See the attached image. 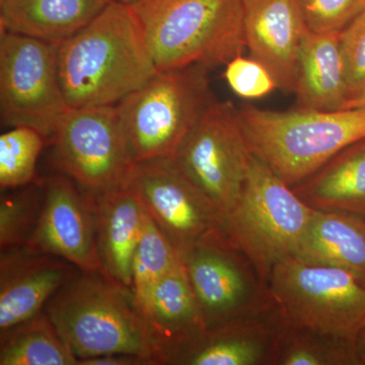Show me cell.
Returning a JSON list of instances; mask_svg holds the SVG:
<instances>
[{
  "label": "cell",
  "mask_w": 365,
  "mask_h": 365,
  "mask_svg": "<svg viewBox=\"0 0 365 365\" xmlns=\"http://www.w3.org/2000/svg\"><path fill=\"white\" fill-rule=\"evenodd\" d=\"M181 262V257L148 213L132 266V297L141 314L158 281Z\"/></svg>",
  "instance_id": "603a6c76"
},
{
  "label": "cell",
  "mask_w": 365,
  "mask_h": 365,
  "mask_svg": "<svg viewBox=\"0 0 365 365\" xmlns=\"http://www.w3.org/2000/svg\"><path fill=\"white\" fill-rule=\"evenodd\" d=\"M294 93L299 108L343 109L349 91L340 33L307 31L300 48Z\"/></svg>",
  "instance_id": "e0dca14e"
},
{
  "label": "cell",
  "mask_w": 365,
  "mask_h": 365,
  "mask_svg": "<svg viewBox=\"0 0 365 365\" xmlns=\"http://www.w3.org/2000/svg\"><path fill=\"white\" fill-rule=\"evenodd\" d=\"M307 30L340 33L365 9V0H297Z\"/></svg>",
  "instance_id": "484cf974"
},
{
  "label": "cell",
  "mask_w": 365,
  "mask_h": 365,
  "mask_svg": "<svg viewBox=\"0 0 365 365\" xmlns=\"http://www.w3.org/2000/svg\"><path fill=\"white\" fill-rule=\"evenodd\" d=\"M239 115L254 155L288 186L306 181L365 139V107L277 112L247 106Z\"/></svg>",
  "instance_id": "3957f363"
},
{
  "label": "cell",
  "mask_w": 365,
  "mask_h": 365,
  "mask_svg": "<svg viewBox=\"0 0 365 365\" xmlns=\"http://www.w3.org/2000/svg\"><path fill=\"white\" fill-rule=\"evenodd\" d=\"M225 66V81L239 97L255 100L265 97L277 88L268 69L254 58L239 55Z\"/></svg>",
  "instance_id": "4316f807"
},
{
  "label": "cell",
  "mask_w": 365,
  "mask_h": 365,
  "mask_svg": "<svg viewBox=\"0 0 365 365\" xmlns=\"http://www.w3.org/2000/svg\"><path fill=\"white\" fill-rule=\"evenodd\" d=\"M246 47L273 76L294 91L302 41L307 33L297 0H242Z\"/></svg>",
  "instance_id": "4fadbf2b"
},
{
  "label": "cell",
  "mask_w": 365,
  "mask_h": 365,
  "mask_svg": "<svg viewBox=\"0 0 365 365\" xmlns=\"http://www.w3.org/2000/svg\"><path fill=\"white\" fill-rule=\"evenodd\" d=\"M45 189L42 216L26 248L60 257L81 272L104 273L86 191L63 174L46 179Z\"/></svg>",
  "instance_id": "7c38bea8"
},
{
  "label": "cell",
  "mask_w": 365,
  "mask_h": 365,
  "mask_svg": "<svg viewBox=\"0 0 365 365\" xmlns=\"http://www.w3.org/2000/svg\"><path fill=\"white\" fill-rule=\"evenodd\" d=\"M86 193L104 273L132 294V266L148 212L129 186Z\"/></svg>",
  "instance_id": "9a60e30c"
},
{
  "label": "cell",
  "mask_w": 365,
  "mask_h": 365,
  "mask_svg": "<svg viewBox=\"0 0 365 365\" xmlns=\"http://www.w3.org/2000/svg\"><path fill=\"white\" fill-rule=\"evenodd\" d=\"M230 244H205L181 256L204 328L235 321L248 282Z\"/></svg>",
  "instance_id": "2e32d148"
},
{
  "label": "cell",
  "mask_w": 365,
  "mask_h": 365,
  "mask_svg": "<svg viewBox=\"0 0 365 365\" xmlns=\"http://www.w3.org/2000/svg\"><path fill=\"white\" fill-rule=\"evenodd\" d=\"M59 44L0 31V115L51 141L71 107L60 79Z\"/></svg>",
  "instance_id": "ba28073f"
},
{
  "label": "cell",
  "mask_w": 365,
  "mask_h": 365,
  "mask_svg": "<svg viewBox=\"0 0 365 365\" xmlns=\"http://www.w3.org/2000/svg\"><path fill=\"white\" fill-rule=\"evenodd\" d=\"M118 1L122 2V4H126V6H133L139 0H118Z\"/></svg>",
  "instance_id": "d6a6232c"
},
{
  "label": "cell",
  "mask_w": 365,
  "mask_h": 365,
  "mask_svg": "<svg viewBox=\"0 0 365 365\" xmlns=\"http://www.w3.org/2000/svg\"><path fill=\"white\" fill-rule=\"evenodd\" d=\"M58 61L67 104L73 109L119 104L158 71L135 14L118 0L60 43Z\"/></svg>",
  "instance_id": "6da1fadb"
},
{
  "label": "cell",
  "mask_w": 365,
  "mask_h": 365,
  "mask_svg": "<svg viewBox=\"0 0 365 365\" xmlns=\"http://www.w3.org/2000/svg\"><path fill=\"white\" fill-rule=\"evenodd\" d=\"M129 6L158 71L209 69L246 48L242 0H139Z\"/></svg>",
  "instance_id": "277c9868"
},
{
  "label": "cell",
  "mask_w": 365,
  "mask_h": 365,
  "mask_svg": "<svg viewBox=\"0 0 365 365\" xmlns=\"http://www.w3.org/2000/svg\"><path fill=\"white\" fill-rule=\"evenodd\" d=\"M127 186L180 257L201 245H232L227 216L187 176L176 158L136 163Z\"/></svg>",
  "instance_id": "9c48e42d"
},
{
  "label": "cell",
  "mask_w": 365,
  "mask_h": 365,
  "mask_svg": "<svg viewBox=\"0 0 365 365\" xmlns=\"http://www.w3.org/2000/svg\"><path fill=\"white\" fill-rule=\"evenodd\" d=\"M0 1H2V0H0Z\"/></svg>",
  "instance_id": "836d02e7"
},
{
  "label": "cell",
  "mask_w": 365,
  "mask_h": 365,
  "mask_svg": "<svg viewBox=\"0 0 365 365\" xmlns=\"http://www.w3.org/2000/svg\"><path fill=\"white\" fill-rule=\"evenodd\" d=\"M47 139L30 127H13L0 136V187L20 188L36 181L37 163Z\"/></svg>",
  "instance_id": "d4e9b609"
},
{
  "label": "cell",
  "mask_w": 365,
  "mask_h": 365,
  "mask_svg": "<svg viewBox=\"0 0 365 365\" xmlns=\"http://www.w3.org/2000/svg\"><path fill=\"white\" fill-rule=\"evenodd\" d=\"M340 44L349 98L365 85V9L340 32Z\"/></svg>",
  "instance_id": "83f0119b"
},
{
  "label": "cell",
  "mask_w": 365,
  "mask_h": 365,
  "mask_svg": "<svg viewBox=\"0 0 365 365\" xmlns=\"http://www.w3.org/2000/svg\"><path fill=\"white\" fill-rule=\"evenodd\" d=\"M294 190L314 209L365 215V139L341 151Z\"/></svg>",
  "instance_id": "ffe728a7"
},
{
  "label": "cell",
  "mask_w": 365,
  "mask_h": 365,
  "mask_svg": "<svg viewBox=\"0 0 365 365\" xmlns=\"http://www.w3.org/2000/svg\"><path fill=\"white\" fill-rule=\"evenodd\" d=\"M284 365H321L337 364L332 357H329L328 353L323 350L317 349L312 346L295 345L290 348L280 361Z\"/></svg>",
  "instance_id": "f1b7e54d"
},
{
  "label": "cell",
  "mask_w": 365,
  "mask_h": 365,
  "mask_svg": "<svg viewBox=\"0 0 365 365\" xmlns=\"http://www.w3.org/2000/svg\"><path fill=\"white\" fill-rule=\"evenodd\" d=\"M60 257L26 247L0 252V331L44 311L53 295L78 272Z\"/></svg>",
  "instance_id": "5bb4252c"
},
{
  "label": "cell",
  "mask_w": 365,
  "mask_h": 365,
  "mask_svg": "<svg viewBox=\"0 0 365 365\" xmlns=\"http://www.w3.org/2000/svg\"><path fill=\"white\" fill-rule=\"evenodd\" d=\"M361 107H365V85L347 98L343 109H353V108Z\"/></svg>",
  "instance_id": "4dcf8cb0"
},
{
  "label": "cell",
  "mask_w": 365,
  "mask_h": 365,
  "mask_svg": "<svg viewBox=\"0 0 365 365\" xmlns=\"http://www.w3.org/2000/svg\"><path fill=\"white\" fill-rule=\"evenodd\" d=\"M143 316L158 351L160 346L184 339L204 328L182 262L158 281Z\"/></svg>",
  "instance_id": "44dd1931"
},
{
  "label": "cell",
  "mask_w": 365,
  "mask_h": 365,
  "mask_svg": "<svg viewBox=\"0 0 365 365\" xmlns=\"http://www.w3.org/2000/svg\"><path fill=\"white\" fill-rule=\"evenodd\" d=\"M0 365H78L44 311L0 331Z\"/></svg>",
  "instance_id": "7402d4cb"
},
{
  "label": "cell",
  "mask_w": 365,
  "mask_h": 365,
  "mask_svg": "<svg viewBox=\"0 0 365 365\" xmlns=\"http://www.w3.org/2000/svg\"><path fill=\"white\" fill-rule=\"evenodd\" d=\"M294 256L365 277V215L314 209Z\"/></svg>",
  "instance_id": "d6986e66"
},
{
  "label": "cell",
  "mask_w": 365,
  "mask_h": 365,
  "mask_svg": "<svg viewBox=\"0 0 365 365\" xmlns=\"http://www.w3.org/2000/svg\"><path fill=\"white\" fill-rule=\"evenodd\" d=\"M78 365H153L150 360L134 354H111L78 360Z\"/></svg>",
  "instance_id": "f546056e"
},
{
  "label": "cell",
  "mask_w": 365,
  "mask_h": 365,
  "mask_svg": "<svg viewBox=\"0 0 365 365\" xmlns=\"http://www.w3.org/2000/svg\"><path fill=\"white\" fill-rule=\"evenodd\" d=\"M51 143L55 168L85 191L127 186L134 165L116 105L71 108Z\"/></svg>",
  "instance_id": "8fae6325"
},
{
  "label": "cell",
  "mask_w": 365,
  "mask_h": 365,
  "mask_svg": "<svg viewBox=\"0 0 365 365\" xmlns=\"http://www.w3.org/2000/svg\"><path fill=\"white\" fill-rule=\"evenodd\" d=\"M45 312L78 360L123 353L160 365L150 326L131 292L105 273L78 271Z\"/></svg>",
  "instance_id": "7a4b0ae2"
},
{
  "label": "cell",
  "mask_w": 365,
  "mask_h": 365,
  "mask_svg": "<svg viewBox=\"0 0 365 365\" xmlns=\"http://www.w3.org/2000/svg\"><path fill=\"white\" fill-rule=\"evenodd\" d=\"M215 101L206 67L158 71L116 105L133 165L153 158L176 157Z\"/></svg>",
  "instance_id": "5b68a950"
},
{
  "label": "cell",
  "mask_w": 365,
  "mask_h": 365,
  "mask_svg": "<svg viewBox=\"0 0 365 365\" xmlns=\"http://www.w3.org/2000/svg\"><path fill=\"white\" fill-rule=\"evenodd\" d=\"M354 348L359 364H365V328L357 336L354 342Z\"/></svg>",
  "instance_id": "1f68e13d"
},
{
  "label": "cell",
  "mask_w": 365,
  "mask_h": 365,
  "mask_svg": "<svg viewBox=\"0 0 365 365\" xmlns=\"http://www.w3.org/2000/svg\"><path fill=\"white\" fill-rule=\"evenodd\" d=\"M254 158L239 109L217 101L204 113L175 157L227 220L241 199Z\"/></svg>",
  "instance_id": "30bf717a"
},
{
  "label": "cell",
  "mask_w": 365,
  "mask_h": 365,
  "mask_svg": "<svg viewBox=\"0 0 365 365\" xmlns=\"http://www.w3.org/2000/svg\"><path fill=\"white\" fill-rule=\"evenodd\" d=\"M314 208L255 155L244 191L228 216V232L241 250L268 276L278 262L294 256Z\"/></svg>",
  "instance_id": "52a82bcc"
},
{
  "label": "cell",
  "mask_w": 365,
  "mask_h": 365,
  "mask_svg": "<svg viewBox=\"0 0 365 365\" xmlns=\"http://www.w3.org/2000/svg\"><path fill=\"white\" fill-rule=\"evenodd\" d=\"M271 292L292 323L354 344L365 328V277L349 269L288 256L269 274Z\"/></svg>",
  "instance_id": "8992f818"
},
{
  "label": "cell",
  "mask_w": 365,
  "mask_h": 365,
  "mask_svg": "<svg viewBox=\"0 0 365 365\" xmlns=\"http://www.w3.org/2000/svg\"><path fill=\"white\" fill-rule=\"evenodd\" d=\"M0 199V251L26 246L39 225L45 203V180L33 182Z\"/></svg>",
  "instance_id": "cb8c5ba5"
},
{
  "label": "cell",
  "mask_w": 365,
  "mask_h": 365,
  "mask_svg": "<svg viewBox=\"0 0 365 365\" xmlns=\"http://www.w3.org/2000/svg\"><path fill=\"white\" fill-rule=\"evenodd\" d=\"M112 0H2L0 31L60 44L91 23Z\"/></svg>",
  "instance_id": "ac0fdd59"
}]
</instances>
